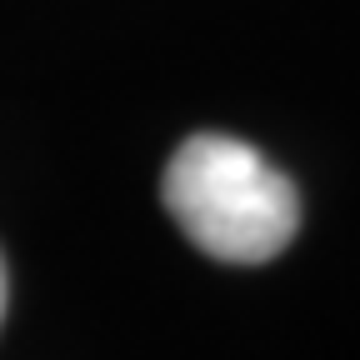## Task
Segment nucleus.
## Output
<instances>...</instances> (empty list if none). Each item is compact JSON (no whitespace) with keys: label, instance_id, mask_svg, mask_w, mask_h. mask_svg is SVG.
<instances>
[{"label":"nucleus","instance_id":"1","mask_svg":"<svg viewBox=\"0 0 360 360\" xmlns=\"http://www.w3.org/2000/svg\"><path fill=\"white\" fill-rule=\"evenodd\" d=\"M160 200L205 255L231 265L276 260L300 231V195L255 146L200 130L165 165Z\"/></svg>","mask_w":360,"mask_h":360},{"label":"nucleus","instance_id":"2","mask_svg":"<svg viewBox=\"0 0 360 360\" xmlns=\"http://www.w3.org/2000/svg\"><path fill=\"white\" fill-rule=\"evenodd\" d=\"M0 321H6V260H0Z\"/></svg>","mask_w":360,"mask_h":360}]
</instances>
